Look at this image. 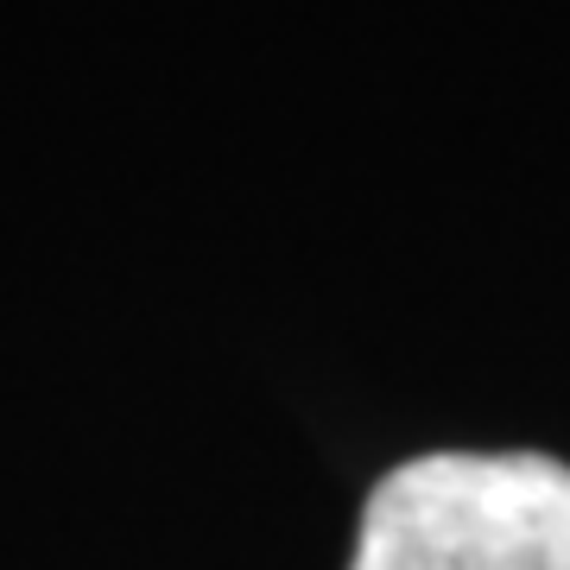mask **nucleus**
<instances>
[{"mask_svg":"<svg viewBox=\"0 0 570 570\" xmlns=\"http://www.w3.org/2000/svg\"><path fill=\"white\" fill-rule=\"evenodd\" d=\"M348 570H570V469L438 450L374 482Z\"/></svg>","mask_w":570,"mask_h":570,"instance_id":"obj_1","label":"nucleus"}]
</instances>
